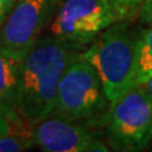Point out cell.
Listing matches in <instances>:
<instances>
[{
    "label": "cell",
    "mask_w": 152,
    "mask_h": 152,
    "mask_svg": "<svg viewBox=\"0 0 152 152\" xmlns=\"http://www.w3.org/2000/svg\"><path fill=\"white\" fill-rule=\"evenodd\" d=\"M20 61L0 51V113L14 128H31L18 109V84Z\"/></svg>",
    "instance_id": "obj_8"
},
{
    "label": "cell",
    "mask_w": 152,
    "mask_h": 152,
    "mask_svg": "<svg viewBox=\"0 0 152 152\" xmlns=\"http://www.w3.org/2000/svg\"><path fill=\"white\" fill-rule=\"evenodd\" d=\"M34 145L46 152H108L107 143L80 121L50 115L33 126Z\"/></svg>",
    "instance_id": "obj_7"
},
{
    "label": "cell",
    "mask_w": 152,
    "mask_h": 152,
    "mask_svg": "<svg viewBox=\"0 0 152 152\" xmlns=\"http://www.w3.org/2000/svg\"><path fill=\"white\" fill-rule=\"evenodd\" d=\"M14 3H15V0H0V14L4 18H7L9 10L14 5Z\"/></svg>",
    "instance_id": "obj_14"
},
{
    "label": "cell",
    "mask_w": 152,
    "mask_h": 152,
    "mask_svg": "<svg viewBox=\"0 0 152 152\" xmlns=\"http://www.w3.org/2000/svg\"><path fill=\"white\" fill-rule=\"evenodd\" d=\"M34 145L33 128H14L0 137V152H20L32 148Z\"/></svg>",
    "instance_id": "obj_10"
},
{
    "label": "cell",
    "mask_w": 152,
    "mask_h": 152,
    "mask_svg": "<svg viewBox=\"0 0 152 152\" xmlns=\"http://www.w3.org/2000/svg\"><path fill=\"white\" fill-rule=\"evenodd\" d=\"M107 133L119 151H141L152 141V98L142 85H133L109 103Z\"/></svg>",
    "instance_id": "obj_4"
},
{
    "label": "cell",
    "mask_w": 152,
    "mask_h": 152,
    "mask_svg": "<svg viewBox=\"0 0 152 152\" xmlns=\"http://www.w3.org/2000/svg\"><path fill=\"white\" fill-rule=\"evenodd\" d=\"M117 22L108 0H62L47 31L48 36L84 47Z\"/></svg>",
    "instance_id": "obj_5"
},
{
    "label": "cell",
    "mask_w": 152,
    "mask_h": 152,
    "mask_svg": "<svg viewBox=\"0 0 152 152\" xmlns=\"http://www.w3.org/2000/svg\"><path fill=\"white\" fill-rule=\"evenodd\" d=\"M142 86H143V89L147 91V94H148L152 98V76H151L150 79H147L146 81L142 84Z\"/></svg>",
    "instance_id": "obj_15"
},
{
    "label": "cell",
    "mask_w": 152,
    "mask_h": 152,
    "mask_svg": "<svg viewBox=\"0 0 152 152\" xmlns=\"http://www.w3.org/2000/svg\"><path fill=\"white\" fill-rule=\"evenodd\" d=\"M62 0H15L0 26V51L22 61L50 26Z\"/></svg>",
    "instance_id": "obj_6"
},
{
    "label": "cell",
    "mask_w": 152,
    "mask_h": 152,
    "mask_svg": "<svg viewBox=\"0 0 152 152\" xmlns=\"http://www.w3.org/2000/svg\"><path fill=\"white\" fill-rule=\"evenodd\" d=\"M12 129H14V127L9 123V121L5 117H3V114L0 113V137L5 136L7 133H9Z\"/></svg>",
    "instance_id": "obj_13"
},
{
    "label": "cell",
    "mask_w": 152,
    "mask_h": 152,
    "mask_svg": "<svg viewBox=\"0 0 152 152\" xmlns=\"http://www.w3.org/2000/svg\"><path fill=\"white\" fill-rule=\"evenodd\" d=\"M108 104L96 70L80 53L67 65L61 76L51 115L70 121H85L103 112Z\"/></svg>",
    "instance_id": "obj_3"
},
{
    "label": "cell",
    "mask_w": 152,
    "mask_h": 152,
    "mask_svg": "<svg viewBox=\"0 0 152 152\" xmlns=\"http://www.w3.org/2000/svg\"><path fill=\"white\" fill-rule=\"evenodd\" d=\"M136 38L127 22H117L81 52L83 58L96 70L109 103L134 85Z\"/></svg>",
    "instance_id": "obj_2"
},
{
    "label": "cell",
    "mask_w": 152,
    "mask_h": 152,
    "mask_svg": "<svg viewBox=\"0 0 152 152\" xmlns=\"http://www.w3.org/2000/svg\"><path fill=\"white\" fill-rule=\"evenodd\" d=\"M117 14L118 22H128L138 15L145 0H108Z\"/></svg>",
    "instance_id": "obj_11"
},
{
    "label": "cell",
    "mask_w": 152,
    "mask_h": 152,
    "mask_svg": "<svg viewBox=\"0 0 152 152\" xmlns=\"http://www.w3.org/2000/svg\"><path fill=\"white\" fill-rule=\"evenodd\" d=\"M152 76V23L136 38L134 85H142Z\"/></svg>",
    "instance_id": "obj_9"
},
{
    "label": "cell",
    "mask_w": 152,
    "mask_h": 152,
    "mask_svg": "<svg viewBox=\"0 0 152 152\" xmlns=\"http://www.w3.org/2000/svg\"><path fill=\"white\" fill-rule=\"evenodd\" d=\"M138 15L142 22L151 24L152 23V0H145L140 9Z\"/></svg>",
    "instance_id": "obj_12"
},
{
    "label": "cell",
    "mask_w": 152,
    "mask_h": 152,
    "mask_svg": "<svg viewBox=\"0 0 152 152\" xmlns=\"http://www.w3.org/2000/svg\"><path fill=\"white\" fill-rule=\"evenodd\" d=\"M79 46L52 36H42L19 65L18 109L33 128L53 113L57 88L67 65L81 52Z\"/></svg>",
    "instance_id": "obj_1"
}]
</instances>
